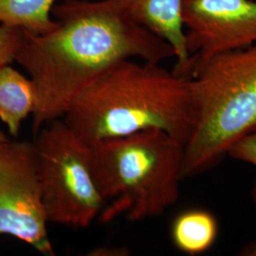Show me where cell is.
<instances>
[{"instance_id": "1", "label": "cell", "mask_w": 256, "mask_h": 256, "mask_svg": "<svg viewBox=\"0 0 256 256\" xmlns=\"http://www.w3.org/2000/svg\"><path fill=\"white\" fill-rule=\"evenodd\" d=\"M55 24L42 34L22 30L16 57L36 88V135L63 118L76 97L122 60L160 64L173 48L132 18L117 0H64L52 9Z\"/></svg>"}, {"instance_id": "2", "label": "cell", "mask_w": 256, "mask_h": 256, "mask_svg": "<svg viewBox=\"0 0 256 256\" xmlns=\"http://www.w3.org/2000/svg\"><path fill=\"white\" fill-rule=\"evenodd\" d=\"M62 119L88 146L149 128L185 146L194 124L191 79L160 64L122 60L86 86Z\"/></svg>"}, {"instance_id": "3", "label": "cell", "mask_w": 256, "mask_h": 256, "mask_svg": "<svg viewBox=\"0 0 256 256\" xmlns=\"http://www.w3.org/2000/svg\"><path fill=\"white\" fill-rule=\"evenodd\" d=\"M88 146L95 182L110 202L99 216L102 223L156 218L178 200L184 144L164 131L149 128Z\"/></svg>"}, {"instance_id": "4", "label": "cell", "mask_w": 256, "mask_h": 256, "mask_svg": "<svg viewBox=\"0 0 256 256\" xmlns=\"http://www.w3.org/2000/svg\"><path fill=\"white\" fill-rule=\"evenodd\" d=\"M194 124L184 146L183 178L218 164L256 128V43L214 55L191 74Z\"/></svg>"}, {"instance_id": "5", "label": "cell", "mask_w": 256, "mask_h": 256, "mask_svg": "<svg viewBox=\"0 0 256 256\" xmlns=\"http://www.w3.org/2000/svg\"><path fill=\"white\" fill-rule=\"evenodd\" d=\"M34 146L48 221L90 227L106 203L92 173L90 146L62 118L43 126Z\"/></svg>"}, {"instance_id": "6", "label": "cell", "mask_w": 256, "mask_h": 256, "mask_svg": "<svg viewBox=\"0 0 256 256\" xmlns=\"http://www.w3.org/2000/svg\"><path fill=\"white\" fill-rule=\"evenodd\" d=\"M37 172L34 146L8 140L0 149V236L54 256Z\"/></svg>"}, {"instance_id": "7", "label": "cell", "mask_w": 256, "mask_h": 256, "mask_svg": "<svg viewBox=\"0 0 256 256\" xmlns=\"http://www.w3.org/2000/svg\"><path fill=\"white\" fill-rule=\"evenodd\" d=\"M180 12L188 78L210 57L256 43V0H180Z\"/></svg>"}, {"instance_id": "8", "label": "cell", "mask_w": 256, "mask_h": 256, "mask_svg": "<svg viewBox=\"0 0 256 256\" xmlns=\"http://www.w3.org/2000/svg\"><path fill=\"white\" fill-rule=\"evenodd\" d=\"M138 23L162 38L173 48L174 74L187 77L191 56L186 46L180 0H117Z\"/></svg>"}, {"instance_id": "9", "label": "cell", "mask_w": 256, "mask_h": 256, "mask_svg": "<svg viewBox=\"0 0 256 256\" xmlns=\"http://www.w3.org/2000/svg\"><path fill=\"white\" fill-rule=\"evenodd\" d=\"M38 95L32 80L10 64L0 68V120L18 137L24 120L36 108Z\"/></svg>"}, {"instance_id": "10", "label": "cell", "mask_w": 256, "mask_h": 256, "mask_svg": "<svg viewBox=\"0 0 256 256\" xmlns=\"http://www.w3.org/2000/svg\"><path fill=\"white\" fill-rule=\"evenodd\" d=\"M214 216L203 210H189L180 214L172 225L174 246L184 254L196 256L208 250L218 236Z\"/></svg>"}, {"instance_id": "11", "label": "cell", "mask_w": 256, "mask_h": 256, "mask_svg": "<svg viewBox=\"0 0 256 256\" xmlns=\"http://www.w3.org/2000/svg\"><path fill=\"white\" fill-rule=\"evenodd\" d=\"M57 0H0V23L42 34L54 26Z\"/></svg>"}, {"instance_id": "12", "label": "cell", "mask_w": 256, "mask_h": 256, "mask_svg": "<svg viewBox=\"0 0 256 256\" xmlns=\"http://www.w3.org/2000/svg\"><path fill=\"white\" fill-rule=\"evenodd\" d=\"M21 39V28L0 23V68L16 61Z\"/></svg>"}, {"instance_id": "13", "label": "cell", "mask_w": 256, "mask_h": 256, "mask_svg": "<svg viewBox=\"0 0 256 256\" xmlns=\"http://www.w3.org/2000/svg\"><path fill=\"white\" fill-rule=\"evenodd\" d=\"M226 155L256 167V128L236 140L228 148Z\"/></svg>"}, {"instance_id": "14", "label": "cell", "mask_w": 256, "mask_h": 256, "mask_svg": "<svg viewBox=\"0 0 256 256\" xmlns=\"http://www.w3.org/2000/svg\"><path fill=\"white\" fill-rule=\"evenodd\" d=\"M126 248L100 247L92 250L88 256H128L129 254Z\"/></svg>"}, {"instance_id": "15", "label": "cell", "mask_w": 256, "mask_h": 256, "mask_svg": "<svg viewBox=\"0 0 256 256\" xmlns=\"http://www.w3.org/2000/svg\"><path fill=\"white\" fill-rule=\"evenodd\" d=\"M254 200H256V187H254ZM245 252H246L247 256H256V245H252V246L248 248V250Z\"/></svg>"}, {"instance_id": "16", "label": "cell", "mask_w": 256, "mask_h": 256, "mask_svg": "<svg viewBox=\"0 0 256 256\" xmlns=\"http://www.w3.org/2000/svg\"><path fill=\"white\" fill-rule=\"evenodd\" d=\"M9 140V138L6 137V135L0 131V149L2 148V146Z\"/></svg>"}]
</instances>
